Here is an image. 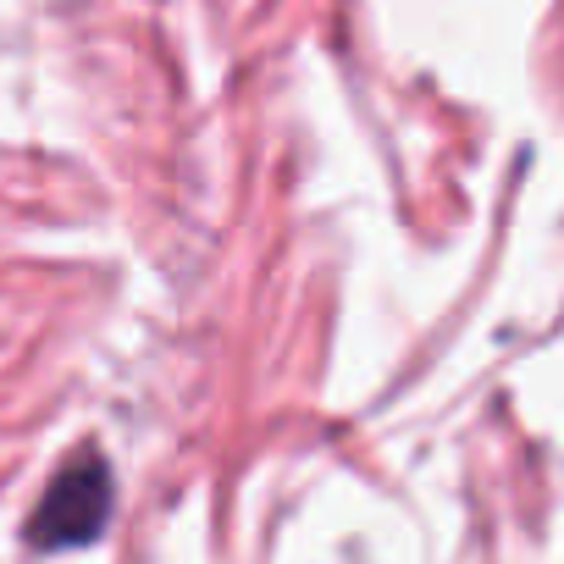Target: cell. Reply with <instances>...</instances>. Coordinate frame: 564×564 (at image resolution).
<instances>
[{
    "instance_id": "cell-1",
    "label": "cell",
    "mask_w": 564,
    "mask_h": 564,
    "mask_svg": "<svg viewBox=\"0 0 564 564\" xmlns=\"http://www.w3.org/2000/svg\"><path fill=\"white\" fill-rule=\"evenodd\" d=\"M111 520V470L100 454H78L34 509V542L40 547H84Z\"/></svg>"
}]
</instances>
